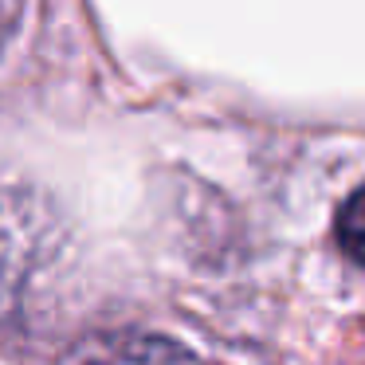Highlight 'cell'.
Masks as SVG:
<instances>
[{"mask_svg":"<svg viewBox=\"0 0 365 365\" xmlns=\"http://www.w3.org/2000/svg\"><path fill=\"white\" fill-rule=\"evenodd\" d=\"M338 244L349 259L365 267V185L349 192V200L338 208Z\"/></svg>","mask_w":365,"mask_h":365,"instance_id":"7a4b0ae2","label":"cell"},{"mask_svg":"<svg viewBox=\"0 0 365 365\" xmlns=\"http://www.w3.org/2000/svg\"><path fill=\"white\" fill-rule=\"evenodd\" d=\"M59 365H200L181 341L145 330H103L79 338Z\"/></svg>","mask_w":365,"mask_h":365,"instance_id":"6da1fadb","label":"cell"}]
</instances>
